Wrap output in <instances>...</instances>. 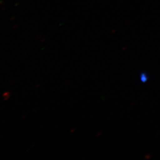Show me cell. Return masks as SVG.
<instances>
[{
    "mask_svg": "<svg viewBox=\"0 0 160 160\" xmlns=\"http://www.w3.org/2000/svg\"><path fill=\"white\" fill-rule=\"evenodd\" d=\"M139 80L142 83L147 82L149 80L148 75L145 72H142L139 76Z\"/></svg>",
    "mask_w": 160,
    "mask_h": 160,
    "instance_id": "cell-1",
    "label": "cell"
}]
</instances>
